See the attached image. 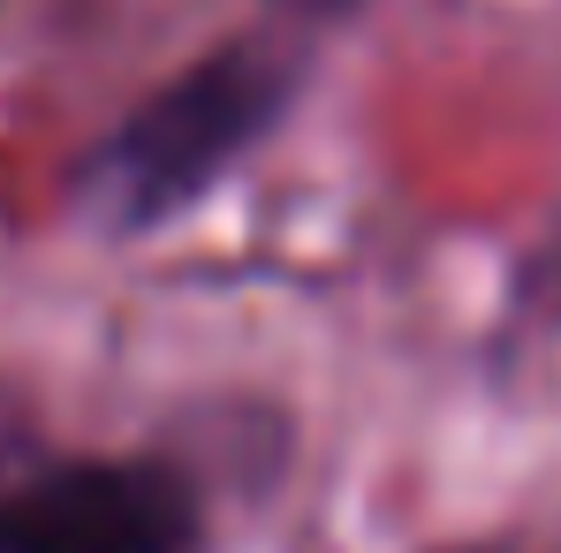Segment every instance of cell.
<instances>
[{"mask_svg": "<svg viewBox=\"0 0 561 553\" xmlns=\"http://www.w3.org/2000/svg\"><path fill=\"white\" fill-rule=\"evenodd\" d=\"M296 92V69L266 46H228L205 69L175 77L152 106L122 122V137L99 152L92 189L122 228H152L183 212L190 197L220 183Z\"/></svg>", "mask_w": 561, "mask_h": 553, "instance_id": "cell-1", "label": "cell"}, {"mask_svg": "<svg viewBox=\"0 0 561 553\" xmlns=\"http://www.w3.org/2000/svg\"><path fill=\"white\" fill-rule=\"evenodd\" d=\"M0 553H197V500L152 462H77L0 493Z\"/></svg>", "mask_w": 561, "mask_h": 553, "instance_id": "cell-2", "label": "cell"}, {"mask_svg": "<svg viewBox=\"0 0 561 553\" xmlns=\"http://www.w3.org/2000/svg\"><path fill=\"white\" fill-rule=\"evenodd\" d=\"M280 8H296V15H334V8H350V0H280Z\"/></svg>", "mask_w": 561, "mask_h": 553, "instance_id": "cell-3", "label": "cell"}]
</instances>
